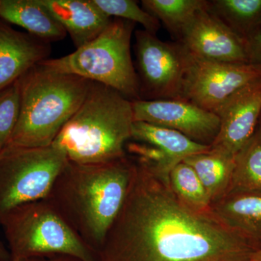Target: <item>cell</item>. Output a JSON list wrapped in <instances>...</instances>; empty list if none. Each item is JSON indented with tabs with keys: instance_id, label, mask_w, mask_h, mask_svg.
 <instances>
[{
	"instance_id": "ffe728a7",
	"label": "cell",
	"mask_w": 261,
	"mask_h": 261,
	"mask_svg": "<svg viewBox=\"0 0 261 261\" xmlns=\"http://www.w3.org/2000/svg\"><path fill=\"white\" fill-rule=\"evenodd\" d=\"M237 192H261L260 122L250 140L235 155L227 194Z\"/></svg>"
},
{
	"instance_id": "e0dca14e",
	"label": "cell",
	"mask_w": 261,
	"mask_h": 261,
	"mask_svg": "<svg viewBox=\"0 0 261 261\" xmlns=\"http://www.w3.org/2000/svg\"><path fill=\"white\" fill-rule=\"evenodd\" d=\"M132 139L157 147L174 166L190 156L211 149V145L196 142L177 130L145 122H134Z\"/></svg>"
},
{
	"instance_id": "7c38bea8",
	"label": "cell",
	"mask_w": 261,
	"mask_h": 261,
	"mask_svg": "<svg viewBox=\"0 0 261 261\" xmlns=\"http://www.w3.org/2000/svg\"><path fill=\"white\" fill-rule=\"evenodd\" d=\"M220 129L211 148L235 156L250 140L261 116V80L235 92L214 112Z\"/></svg>"
},
{
	"instance_id": "4dcf8cb0",
	"label": "cell",
	"mask_w": 261,
	"mask_h": 261,
	"mask_svg": "<svg viewBox=\"0 0 261 261\" xmlns=\"http://www.w3.org/2000/svg\"><path fill=\"white\" fill-rule=\"evenodd\" d=\"M0 3H1V0H0Z\"/></svg>"
},
{
	"instance_id": "30bf717a",
	"label": "cell",
	"mask_w": 261,
	"mask_h": 261,
	"mask_svg": "<svg viewBox=\"0 0 261 261\" xmlns=\"http://www.w3.org/2000/svg\"><path fill=\"white\" fill-rule=\"evenodd\" d=\"M135 121L177 130L202 145H211L220 129L217 115L185 99L132 102Z\"/></svg>"
},
{
	"instance_id": "d6986e66",
	"label": "cell",
	"mask_w": 261,
	"mask_h": 261,
	"mask_svg": "<svg viewBox=\"0 0 261 261\" xmlns=\"http://www.w3.org/2000/svg\"><path fill=\"white\" fill-rule=\"evenodd\" d=\"M207 9L245 40L261 29V0H211Z\"/></svg>"
},
{
	"instance_id": "4fadbf2b",
	"label": "cell",
	"mask_w": 261,
	"mask_h": 261,
	"mask_svg": "<svg viewBox=\"0 0 261 261\" xmlns=\"http://www.w3.org/2000/svg\"><path fill=\"white\" fill-rule=\"evenodd\" d=\"M50 53L49 42L18 32L0 20V91L47 60Z\"/></svg>"
},
{
	"instance_id": "277c9868",
	"label": "cell",
	"mask_w": 261,
	"mask_h": 261,
	"mask_svg": "<svg viewBox=\"0 0 261 261\" xmlns=\"http://www.w3.org/2000/svg\"><path fill=\"white\" fill-rule=\"evenodd\" d=\"M19 82L20 115L6 146L43 147L51 145L78 111L92 81L38 64Z\"/></svg>"
},
{
	"instance_id": "3957f363",
	"label": "cell",
	"mask_w": 261,
	"mask_h": 261,
	"mask_svg": "<svg viewBox=\"0 0 261 261\" xmlns=\"http://www.w3.org/2000/svg\"><path fill=\"white\" fill-rule=\"evenodd\" d=\"M134 122L132 101L108 86L92 82L82 106L51 145L71 162H109L126 155Z\"/></svg>"
},
{
	"instance_id": "8fae6325",
	"label": "cell",
	"mask_w": 261,
	"mask_h": 261,
	"mask_svg": "<svg viewBox=\"0 0 261 261\" xmlns=\"http://www.w3.org/2000/svg\"><path fill=\"white\" fill-rule=\"evenodd\" d=\"M178 42L189 54L200 59L250 63L246 40L226 27L207 7L192 19Z\"/></svg>"
},
{
	"instance_id": "6da1fadb",
	"label": "cell",
	"mask_w": 261,
	"mask_h": 261,
	"mask_svg": "<svg viewBox=\"0 0 261 261\" xmlns=\"http://www.w3.org/2000/svg\"><path fill=\"white\" fill-rule=\"evenodd\" d=\"M121 211L98 261H250L260 249L214 213L192 210L173 192L168 175L134 157Z\"/></svg>"
},
{
	"instance_id": "9a60e30c",
	"label": "cell",
	"mask_w": 261,
	"mask_h": 261,
	"mask_svg": "<svg viewBox=\"0 0 261 261\" xmlns=\"http://www.w3.org/2000/svg\"><path fill=\"white\" fill-rule=\"evenodd\" d=\"M223 224L261 247V192H230L212 205Z\"/></svg>"
},
{
	"instance_id": "7a4b0ae2",
	"label": "cell",
	"mask_w": 261,
	"mask_h": 261,
	"mask_svg": "<svg viewBox=\"0 0 261 261\" xmlns=\"http://www.w3.org/2000/svg\"><path fill=\"white\" fill-rule=\"evenodd\" d=\"M135 165L127 154L91 164L68 160L45 198L97 254L126 200Z\"/></svg>"
},
{
	"instance_id": "83f0119b",
	"label": "cell",
	"mask_w": 261,
	"mask_h": 261,
	"mask_svg": "<svg viewBox=\"0 0 261 261\" xmlns=\"http://www.w3.org/2000/svg\"><path fill=\"white\" fill-rule=\"evenodd\" d=\"M250 261H261V247L254 254Z\"/></svg>"
},
{
	"instance_id": "8992f818",
	"label": "cell",
	"mask_w": 261,
	"mask_h": 261,
	"mask_svg": "<svg viewBox=\"0 0 261 261\" xmlns=\"http://www.w3.org/2000/svg\"><path fill=\"white\" fill-rule=\"evenodd\" d=\"M0 226L11 260L67 255L98 261L97 252L84 243L46 199L15 207L1 218Z\"/></svg>"
},
{
	"instance_id": "484cf974",
	"label": "cell",
	"mask_w": 261,
	"mask_h": 261,
	"mask_svg": "<svg viewBox=\"0 0 261 261\" xmlns=\"http://www.w3.org/2000/svg\"><path fill=\"white\" fill-rule=\"evenodd\" d=\"M31 261H82L77 257L67 255H56L51 256L37 257Z\"/></svg>"
},
{
	"instance_id": "7402d4cb",
	"label": "cell",
	"mask_w": 261,
	"mask_h": 261,
	"mask_svg": "<svg viewBox=\"0 0 261 261\" xmlns=\"http://www.w3.org/2000/svg\"><path fill=\"white\" fill-rule=\"evenodd\" d=\"M170 186L178 198L192 210L212 212V202L205 187L191 166L178 163L170 171Z\"/></svg>"
},
{
	"instance_id": "4316f807",
	"label": "cell",
	"mask_w": 261,
	"mask_h": 261,
	"mask_svg": "<svg viewBox=\"0 0 261 261\" xmlns=\"http://www.w3.org/2000/svg\"><path fill=\"white\" fill-rule=\"evenodd\" d=\"M10 260H11V257H10L9 250L0 240V261Z\"/></svg>"
},
{
	"instance_id": "d4e9b609",
	"label": "cell",
	"mask_w": 261,
	"mask_h": 261,
	"mask_svg": "<svg viewBox=\"0 0 261 261\" xmlns=\"http://www.w3.org/2000/svg\"><path fill=\"white\" fill-rule=\"evenodd\" d=\"M249 62L261 68V29L246 40Z\"/></svg>"
},
{
	"instance_id": "52a82bcc",
	"label": "cell",
	"mask_w": 261,
	"mask_h": 261,
	"mask_svg": "<svg viewBox=\"0 0 261 261\" xmlns=\"http://www.w3.org/2000/svg\"><path fill=\"white\" fill-rule=\"evenodd\" d=\"M67 161L64 152L53 145L2 149L0 219L19 205L45 199Z\"/></svg>"
},
{
	"instance_id": "f546056e",
	"label": "cell",
	"mask_w": 261,
	"mask_h": 261,
	"mask_svg": "<svg viewBox=\"0 0 261 261\" xmlns=\"http://www.w3.org/2000/svg\"><path fill=\"white\" fill-rule=\"evenodd\" d=\"M259 122H260V123H261V116H260V121H259Z\"/></svg>"
},
{
	"instance_id": "ac0fdd59",
	"label": "cell",
	"mask_w": 261,
	"mask_h": 261,
	"mask_svg": "<svg viewBox=\"0 0 261 261\" xmlns=\"http://www.w3.org/2000/svg\"><path fill=\"white\" fill-rule=\"evenodd\" d=\"M234 158L211 148L208 152L190 156L183 161L195 171L212 205L227 194L234 167Z\"/></svg>"
},
{
	"instance_id": "cb8c5ba5",
	"label": "cell",
	"mask_w": 261,
	"mask_h": 261,
	"mask_svg": "<svg viewBox=\"0 0 261 261\" xmlns=\"http://www.w3.org/2000/svg\"><path fill=\"white\" fill-rule=\"evenodd\" d=\"M20 110L19 80L0 91V151L8 144L18 123Z\"/></svg>"
},
{
	"instance_id": "5b68a950",
	"label": "cell",
	"mask_w": 261,
	"mask_h": 261,
	"mask_svg": "<svg viewBox=\"0 0 261 261\" xmlns=\"http://www.w3.org/2000/svg\"><path fill=\"white\" fill-rule=\"evenodd\" d=\"M136 23L120 18L93 41L73 53L39 64L59 73L78 75L104 84L130 101L140 100V86L130 53Z\"/></svg>"
},
{
	"instance_id": "9c48e42d",
	"label": "cell",
	"mask_w": 261,
	"mask_h": 261,
	"mask_svg": "<svg viewBox=\"0 0 261 261\" xmlns=\"http://www.w3.org/2000/svg\"><path fill=\"white\" fill-rule=\"evenodd\" d=\"M260 80L256 65L207 61L187 51L181 99L214 113L235 92Z\"/></svg>"
},
{
	"instance_id": "603a6c76",
	"label": "cell",
	"mask_w": 261,
	"mask_h": 261,
	"mask_svg": "<svg viewBox=\"0 0 261 261\" xmlns=\"http://www.w3.org/2000/svg\"><path fill=\"white\" fill-rule=\"evenodd\" d=\"M102 13L112 18H120L140 23L145 31L155 34L161 23L155 17L139 6L133 0H92Z\"/></svg>"
},
{
	"instance_id": "5bb4252c",
	"label": "cell",
	"mask_w": 261,
	"mask_h": 261,
	"mask_svg": "<svg viewBox=\"0 0 261 261\" xmlns=\"http://www.w3.org/2000/svg\"><path fill=\"white\" fill-rule=\"evenodd\" d=\"M78 49L99 37L112 22L92 0H41Z\"/></svg>"
},
{
	"instance_id": "44dd1931",
	"label": "cell",
	"mask_w": 261,
	"mask_h": 261,
	"mask_svg": "<svg viewBox=\"0 0 261 261\" xmlns=\"http://www.w3.org/2000/svg\"><path fill=\"white\" fill-rule=\"evenodd\" d=\"M207 0H143V9L162 22L172 37L181 39L184 30L200 10L205 9Z\"/></svg>"
},
{
	"instance_id": "ba28073f",
	"label": "cell",
	"mask_w": 261,
	"mask_h": 261,
	"mask_svg": "<svg viewBox=\"0 0 261 261\" xmlns=\"http://www.w3.org/2000/svg\"><path fill=\"white\" fill-rule=\"evenodd\" d=\"M135 48L141 99H181L187 51L181 43L144 29L136 31Z\"/></svg>"
},
{
	"instance_id": "f1b7e54d",
	"label": "cell",
	"mask_w": 261,
	"mask_h": 261,
	"mask_svg": "<svg viewBox=\"0 0 261 261\" xmlns=\"http://www.w3.org/2000/svg\"><path fill=\"white\" fill-rule=\"evenodd\" d=\"M11 261H31V260H11Z\"/></svg>"
},
{
	"instance_id": "2e32d148",
	"label": "cell",
	"mask_w": 261,
	"mask_h": 261,
	"mask_svg": "<svg viewBox=\"0 0 261 261\" xmlns=\"http://www.w3.org/2000/svg\"><path fill=\"white\" fill-rule=\"evenodd\" d=\"M0 18L46 42L62 40L67 35L66 31L41 0H1Z\"/></svg>"
}]
</instances>
